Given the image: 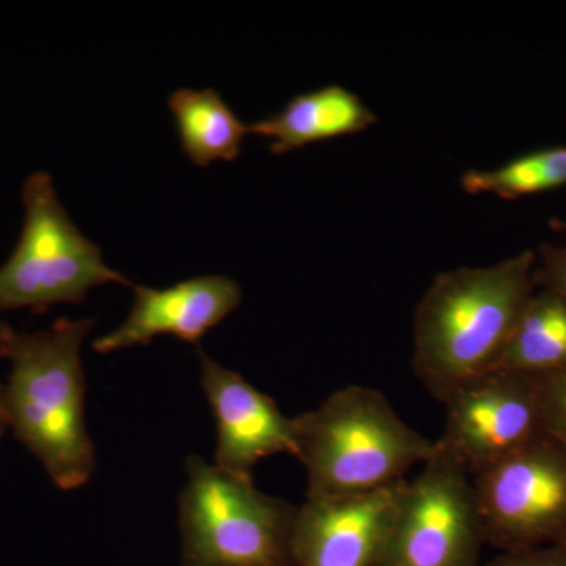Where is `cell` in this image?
<instances>
[{
	"label": "cell",
	"mask_w": 566,
	"mask_h": 566,
	"mask_svg": "<svg viewBox=\"0 0 566 566\" xmlns=\"http://www.w3.org/2000/svg\"><path fill=\"white\" fill-rule=\"evenodd\" d=\"M482 566H566V546L549 545L499 553Z\"/></svg>",
	"instance_id": "ac0fdd59"
},
{
	"label": "cell",
	"mask_w": 566,
	"mask_h": 566,
	"mask_svg": "<svg viewBox=\"0 0 566 566\" xmlns=\"http://www.w3.org/2000/svg\"><path fill=\"white\" fill-rule=\"evenodd\" d=\"M293 420L296 458L307 472L305 497L392 486L438 450V442L409 427L374 387H342Z\"/></svg>",
	"instance_id": "3957f363"
},
{
	"label": "cell",
	"mask_w": 566,
	"mask_h": 566,
	"mask_svg": "<svg viewBox=\"0 0 566 566\" xmlns=\"http://www.w3.org/2000/svg\"><path fill=\"white\" fill-rule=\"evenodd\" d=\"M486 545L499 553L566 539V446L546 431L472 476Z\"/></svg>",
	"instance_id": "52a82bcc"
},
{
	"label": "cell",
	"mask_w": 566,
	"mask_h": 566,
	"mask_svg": "<svg viewBox=\"0 0 566 566\" xmlns=\"http://www.w3.org/2000/svg\"><path fill=\"white\" fill-rule=\"evenodd\" d=\"M442 405L446 424L438 444L472 476L545 431L538 379L504 368L469 379Z\"/></svg>",
	"instance_id": "ba28073f"
},
{
	"label": "cell",
	"mask_w": 566,
	"mask_h": 566,
	"mask_svg": "<svg viewBox=\"0 0 566 566\" xmlns=\"http://www.w3.org/2000/svg\"><path fill=\"white\" fill-rule=\"evenodd\" d=\"M181 150L196 166L216 161L233 163L240 158L243 142L251 134L249 125L212 88H180L169 98Z\"/></svg>",
	"instance_id": "4fadbf2b"
},
{
	"label": "cell",
	"mask_w": 566,
	"mask_h": 566,
	"mask_svg": "<svg viewBox=\"0 0 566 566\" xmlns=\"http://www.w3.org/2000/svg\"><path fill=\"white\" fill-rule=\"evenodd\" d=\"M405 480L370 493L305 497L294 523L296 566H378Z\"/></svg>",
	"instance_id": "9c48e42d"
},
{
	"label": "cell",
	"mask_w": 566,
	"mask_h": 566,
	"mask_svg": "<svg viewBox=\"0 0 566 566\" xmlns=\"http://www.w3.org/2000/svg\"><path fill=\"white\" fill-rule=\"evenodd\" d=\"M485 545L472 475L438 444L405 480L378 566H482Z\"/></svg>",
	"instance_id": "8992f818"
},
{
	"label": "cell",
	"mask_w": 566,
	"mask_h": 566,
	"mask_svg": "<svg viewBox=\"0 0 566 566\" xmlns=\"http://www.w3.org/2000/svg\"><path fill=\"white\" fill-rule=\"evenodd\" d=\"M24 219L17 248L0 266V314L84 303L107 283H133L104 262L102 249L71 221L52 177L33 172L21 191Z\"/></svg>",
	"instance_id": "5b68a950"
},
{
	"label": "cell",
	"mask_w": 566,
	"mask_h": 566,
	"mask_svg": "<svg viewBox=\"0 0 566 566\" xmlns=\"http://www.w3.org/2000/svg\"><path fill=\"white\" fill-rule=\"evenodd\" d=\"M134 304L125 322L96 338L93 352L112 354L150 345L156 337L172 335L199 344L243 303L240 283L227 275H199L156 290L133 285Z\"/></svg>",
	"instance_id": "8fae6325"
},
{
	"label": "cell",
	"mask_w": 566,
	"mask_h": 566,
	"mask_svg": "<svg viewBox=\"0 0 566 566\" xmlns=\"http://www.w3.org/2000/svg\"><path fill=\"white\" fill-rule=\"evenodd\" d=\"M93 324L92 318L63 316L46 331L18 333L10 326L7 335V423L62 491L87 485L96 469L81 356Z\"/></svg>",
	"instance_id": "7a4b0ae2"
},
{
	"label": "cell",
	"mask_w": 566,
	"mask_h": 566,
	"mask_svg": "<svg viewBox=\"0 0 566 566\" xmlns=\"http://www.w3.org/2000/svg\"><path fill=\"white\" fill-rule=\"evenodd\" d=\"M535 260L524 251L493 266L436 275L417 304L412 333V370L436 400L501 363L536 292Z\"/></svg>",
	"instance_id": "6da1fadb"
},
{
	"label": "cell",
	"mask_w": 566,
	"mask_h": 566,
	"mask_svg": "<svg viewBox=\"0 0 566 566\" xmlns=\"http://www.w3.org/2000/svg\"><path fill=\"white\" fill-rule=\"evenodd\" d=\"M186 476L178 502L185 566H296L297 506L200 457L186 460Z\"/></svg>",
	"instance_id": "277c9868"
},
{
	"label": "cell",
	"mask_w": 566,
	"mask_h": 566,
	"mask_svg": "<svg viewBox=\"0 0 566 566\" xmlns=\"http://www.w3.org/2000/svg\"><path fill=\"white\" fill-rule=\"evenodd\" d=\"M9 324L0 323V359H6L7 335H9ZM7 423L6 403H3V386L0 385V441L6 433Z\"/></svg>",
	"instance_id": "d6986e66"
},
{
	"label": "cell",
	"mask_w": 566,
	"mask_h": 566,
	"mask_svg": "<svg viewBox=\"0 0 566 566\" xmlns=\"http://www.w3.org/2000/svg\"><path fill=\"white\" fill-rule=\"evenodd\" d=\"M562 545H565V546H566V539H565V542H564V543H562Z\"/></svg>",
	"instance_id": "44dd1931"
},
{
	"label": "cell",
	"mask_w": 566,
	"mask_h": 566,
	"mask_svg": "<svg viewBox=\"0 0 566 566\" xmlns=\"http://www.w3.org/2000/svg\"><path fill=\"white\" fill-rule=\"evenodd\" d=\"M543 430L566 446V368L539 376Z\"/></svg>",
	"instance_id": "2e32d148"
},
{
	"label": "cell",
	"mask_w": 566,
	"mask_h": 566,
	"mask_svg": "<svg viewBox=\"0 0 566 566\" xmlns=\"http://www.w3.org/2000/svg\"><path fill=\"white\" fill-rule=\"evenodd\" d=\"M200 386L218 424L214 464L229 474L253 479V469L274 455H297L294 420L273 398L243 376L197 349Z\"/></svg>",
	"instance_id": "30bf717a"
},
{
	"label": "cell",
	"mask_w": 566,
	"mask_h": 566,
	"mask_svg": "<svg viewBox=\"0 0 566 566\" xmlns=\"http://www.w3.org/2000/svg\"><path fill=\"white\" fill-rule=\"evenodd\" d=\"M376 122L356 93L327 85L296 96L279 114L249 125V132L266 139L270 151L281 156L316 142L363 133Z\"/></svg>",
	"instance_id": "7c38bea8"
},
{
	"label": "cell",
	"mask_w": 566,
	"mask_h": 566,
	"mask_svg": "<svg viewBox=\"0 0 566 566\" xmlns=\"http://www.w3.org/2000/svg\"><path fill=\"white\" fill-rule=\"evenodd\" d=\"M461 186L471 196L516 200L566 186V147L546 148L520 156L493 170H468Z\"/></svg>",
	"instance_id": "9a60e30c"
},
{
	"label": "cell",
	"mask_w": 566,
	"mask_h": 566,
	"mask_svg": "<svg viewBox=\"0 0 566 566\" xmlns=\"http://www.w3.org/2000/svg\"><path fill=\"white\" fill-rule=\"evenodd\" d=\"M495 368L545 376L566 368V304L536 289Z\"/></svg>",
	"instance_id": "5bb4252c"
},
{
	"label": "cell",
	"mask_w": 566,
	"mask_h": 566,
	"mask_svg": "<svg viewBox=\"0 0 566 566\" xmlns=\"http://www.w3.org/2000/svg\"><path fill=\"white\" fill-rule=\"evenodd\" d=\"M535 259L536 289L556 294L566 304V244H542Z\"/></svg>",
	"instance_id": "e0dca14e"
},
{
	"label": "cell",
	"mask_w": 566,
	"mask_h": 566,
	"mask_svg": "<svg viewBox=\"0 0 566 566\" xmlns=\"http://www.w3.org/2000/svg\"><path fill=\"white\" fill-rule=\"evenodd\" d=\"M549 226L553 227V229L560 230V232H566V221L553 219V221L549 222Z\"/></svg>",
	"instance_id": "ffe728a7"
}]
</instances>
